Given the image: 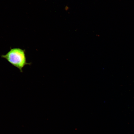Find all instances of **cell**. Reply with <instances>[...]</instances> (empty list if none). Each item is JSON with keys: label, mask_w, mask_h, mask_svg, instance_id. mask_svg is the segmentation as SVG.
I'll return each instance as SVG.
<instances>
[{"label": "cell", "mask_w": 134, "mask_h": 134, "mask_svg": "<svg viewBox=\"0 0 134 134\" xmlns=\"http://www.w3.org/2000/svg\"><path fill=\"white\" fill-rule=\"evenodd\" d=\"M1 56L21 72H23V69L26 65L31 64L27 61L25 50L19 48H11L6 54L2 55Z\"/></svg>", "instance_id": "1"}]
</instances>
